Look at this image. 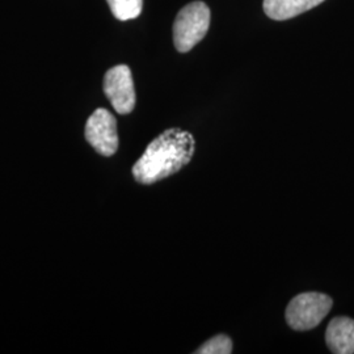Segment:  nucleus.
I'll return each instance as SVG.
<instances>
[{
    "instance_id": "8",
    "label": "nucleus",
    "mask_w": 354,
    "mask_h": 354,
    "mask_svg": "<svg viewBox=\"0 0 354 354\" xmlns=\"http://www.w3.org/2000/svg\"><path fill=\"white\" fill-rule=\"evenodd\" d=\"M114 17L120 21L137 19L142 12L143 0H106Z\"/></svg>"
},
{
    "instance_id": "7",
    "label": "nucleus",
    "mask_w": 354,
    "mask_h": 354,
    "mask_svg": "<svg viewBox=\"0 0 354 354\" xmlns=\"http://www.w3.org/2000/svg\"><path fill=\"white\" fill-rule=\"evenodd\" d=\"M324 0H264L263 8L268 17L282 21L307 12Z\"/></svg>"
},
{
    "instance_id": "3",
    "label": "nucleus",
    "mask_w": 354,
    "mask_h": 354,
    "mask_svg": "<svg viewBox=\"0 0 354 354\" xmlns=\"http://www.w3.org/2000/svg\"><path fill=\"white\" fill-rule=\"evenodd\" d=\"M332 299L322 292H302L291 299L286 308V322L295 330H308L317 327L328 315Z\"/></svg>"
},
{
    "instance_id": "6",
    "label": "nucleus",
    "mask_w": 354,
    "mask_h": 354,
    "mask_svg": "<svg viewBox=\"0 0 354 354\" xmlns=\"http://www.w3.org/2000/svg\"><path fill=\"white\" fill-rule=\"evenodd\" d=\"M326 342L335 354L354 353V320L339 317L330 320L326 330Z\"/></svg>"
},
{
    "instance_id": "9",
    "label": "nucleus",
    "mask_w": 354,
    "mask_h": 354,
    "mask_svg": "<svg viewBox=\"0 0 354 354\" xmlns=\"http://www.w3.org/2000/svg\"><path fill=\"white\" fill-rule=\"evenodd\" d=\"M197 354H230L232 353V342L226 335H216L205 342L196 351Z\"/></svg>"
},
{
    "instance_id": "1",
    "label": "nucleus",
    "mask_w": 354,
    "mask_h": 354,
    "mask_svg": "<svg viewBox=\"0 0 354 354\" xmlns=\"http://www.w3.org/2000/svg\"><path fill=\"white\" fill-rule=\"evenodd\" d=\"M194 147L196 140L189 131L178 127L168 129L146 147L133 167V176L140 184L150 185L175 175L189 165Z\"/></svg>"
},
{
    "instance_id": "2",
    "label": "nucleus",
    "mask_w": 354,
    "mask_h": 354,
    "mask_svg": "<svg viewBox=\"0 0 354 354\" xmlns=\"http://www.w3.org/2000/svg\"><path fill=\"white\" fill-rule=\"evenodd\" d=\"M210 26V10L203 1H193L177 13L174 42L180 53H188L203 39Z\"/></svg>"
},
{
    "instance_id": "4",
    "label": "nucleus",
    "mask_w": 354,
    "mask_h": 354,
    "mask_svg": "<svg viewBox=\"0 0 354 354\" xmlns=\"http://www.w3.org/2000/svg\"><path fill=\"white\" fill-rule=\"evenodd\" d=\"M104 92L120 114H129L136 106V89L130 68L118 64L111 68L104 77Z\"/></svg>"
},
{
    "instance_id": "5",
    "label": "nucleus",
    "mask_w": 354,
    "mask_h": 354,
    "mask_svg": "<svg viewBox=\"0 0 354 354\" xmlns=\"http://www.w3.org/2000/svg\"><path fill=\"white\" fill-rule=\"evenodd\" d=\"M86 140L102 156H112L118 149L117 121L109 111L99 108L86 124Z\"/></svg>"
}]
</instances>
